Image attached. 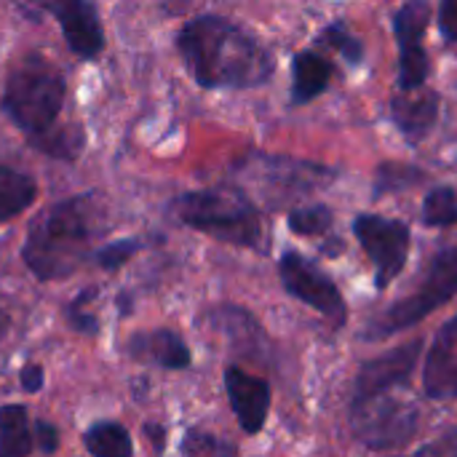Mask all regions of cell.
Masks as SVG:
<instances>
[{
  "mask_svg": "<svg viewBox=\"0 0 457 457\" xmlns=\"http://www.w3.org/2000/svg\"><path fill=\"white\" fill-rule=\"evenodd\" d=\"M94 297H96V287H91V289L80 292L72 303H67V305H64L67 324H70L75 332H83V335H99V319H96L91 311H86V308H88V303H91Z\"/></svg>",
  "mask_w": 457,
  "mask_h": 457,
  "instance_id": "obj_26",
  "label": "cell"
},
{
  "mask_svg": "<svg viewBox=\"0 0 457 457\" xmlns=\"http://www.w3.org/2000/svg\"><path fill=\"white\" fill-rule=\"evenodd\" d=\"M457 295V246L442 249L431 265L428 273L420 284L418 292H412L410 297L394 303L367 332L370 340L378 337H388L394 332L410 329L418 321H423L426 316H431L436 308H442L445 303H450Z\"/></svg>",
  "mask_w": 457,
  "mask_h": 457,
  "instance_id": "obj_5",
  "label": "cell"
},
{
  "mask_svg": "<svg viewBox=\"0 0 457 457\" xmlns=\"http://www.w3.org/2000/svg\"><path fill=\"white\" fill-rule=\"evenodd\" d=\"M29 145H32L37 153H43V155H48V158H54V161H67V163H72V161H78V155L83 153L86 139H83V131H80L78 126H56V123H54L51 129H46V131L29 137Z\"/></svg>",
  "mask_w": 457,
  "mask_h": 457,
  "instance_id": "obj_21",
  "label": "cell"
},
{
  "mask_svg": "<svg viewBox=\"0 0 457 457\" xmlns=\"http://www.w3.org/2000/svg\"><path fill=\"white\" fill-rule=\"evenodd\" d=\"M423 386L431 399H457V316L439 329L428 351Z\"/></svg>",
  "mask_w": 457,
  "mask_h": 457,
  "instance_id": "obj_15",
  "label": "cell"
},
{
  "mask_svg": "<svg viewBox=\"0 0 457 457\" xmlns=\"http://www.w3.org/2000/svg\"><path fill=\"white\" fill-rule=\"evenodd\" d=\"M321 43H327V46H332L335 51H340L351 64H359V62L364 59V46H361V40H359L351 29H345L343 24H329V27L321 32Z\"/></svg>",
  "mask_w": 457,
  "mask_h": 457,
  "instance_id": "obj_28",
  "label": "cell"
},
{
  "mask_svg": "<svg viewBox=\"0 0 457 457\" xmlns=\"http://www.w3.org/2000/svg\"><path fill=\"white\" fill-rule=\"evenodd\" d=\"M351 426L356 439L370 450L404 447L418 431V410L386 394L353 396Z\"/></svg>",
  "mask_w": 457,
  "mask_h": 457,
  "instance_id": "obj_6",
  "label": "cell"
},
{
  "mask_svg": "<svg viewBox=\"0 0 457 457\" xmlns=\"http://www.w3.org/2000/svg\"><path fill=\"white\" fill-rule=\"evenodd\" d=\"M332 62L316 51H300L292 62V104L313 102L332 80Z\"/></svg>",
  "mask_w": 457,
  "mask_h": 457,
  "instance_id": "obj_17",
  "label": "cell"
},
{
  "mask_svg": "<svg viewBox=\"0 0 457 457\" xmlns=\"http://www.w3.org/2000/svg\"><path fill=\"white\" fill-rule=\"evenodd\" d=\"M64 96V75L46 56L29 54L5 78L0 94V112L29 139L56 123Z\"/></svg>",
  "mask_w": 457,
  "mask_h": 457,
  "instance_id": "obj_4",
  "label": "cell"
},
{
  "mask_svg": "<svg viewBox=\"0 0 457 457\" xmlns=\"http://www.w3.org/2000/svg\"><path fill=\"white\" fill-rule=\"evenodd\" d=\"M169 209L179 225L201 230L222 244L249 249H257L262 244L260 212L238 185H217L182 193L171 201Z\"/></svg>",
  "mask_w": 457,
  "mask_h": 457,
  "instance_id": "obj_3",
  "label": "cell"
},
{
  "mask_svg": "<svg viewBox=\"0 0 457 457\" xmlns=\"http://www.w3.org/2000/svg\"><path fill=\"white\" fill-rule=\"evenodd\" d=\"M126 353L134 361L153 364L169 372L187 370L193 364V353L187 343L174 329H153V332H137L126 343Z\"/></svg>",
  "mask_w": 457,
  "mask_h": 457,
  "instance_id": "obj_14",
  "label": "cell"
},
{
  "mask_svg": "<svg viewBox=\"0 0 457 457\" xmlns=\"http://www.w3.org/2000/svg\"><path fill=\"white\" fill-rule=\"evenodd\" d=\"M83 447L94 457H131L134 455V442L131 434L115 423V420H99L86 428L83 434Z\"/></svg>",
  "mask_w": 457,
  "mask_h": 457,
  "instance_id": "obj_19",
  "label": "cell"
},
{
  "mask_svg": "<svg viewBox=\"0 0 457 457\" xmlns=\"http://www.w3.org/2000/svg\"><path fill=\"white\" fill-rule=\"evenodd\" d=\"M332 212L324 204H311L289 212V230L297 236H321L332 228Z\"/></svg>",
  "mask_w": 457,
  "mask_h": 457,
  "instance_id": "obj_25",
  "label": "cell"
},
{
  "mask_svg": "<svg viewBox=\"0 0 457 457\" xmlns=\"http://www.w3.org/2000/svg\"><path fill=\"white\" fill-rule=\"evenodd\" d=\"M145 246H147V238H142V236L118 238V241H110V244L99 246L91 257H94V262H96L102 270L112 273V270H120L123 265H129V260H134Z\"/></svg>",
  "mask_w": 457,
  "mask_h": 457,
  "instance_id": "obj_22",
  "label": "cell"
},
{
  "mask_svg": "<svg viewBox=\"0 0 457 457\" xmlns=\"http://www.w3.org/2000/svg\"><path fill=\"white\" fill-rule=\"evenodd\" d=\"M8 329H11V316L0 308V340L8 335Z\"/></svg>",
  "mask_w": 457,
  "mask_h": 457,
  "instance_id": "obj_34",
  "label": "cell"
},
{
  "mask_svg": "<svg viewBox=\"0 0 457 457\" xmlns=\"http://www.w3.org/2000/svg\"><path fill=\"white\" fill-rule=\"evenodd\" d=\"M439 29L447 40L457 43V0H442L439 3Z\"/></svg>",
  "mask_w": 457,
  "mask_h": 457,
  "instance_id": "obj_30",
  "label": "cell"
},
{
  "mask_svg": "<svg viewBox=\"0 0 457 457\" xmlns=\"http://www.w3.org/2000/svg\"><path fill=\"white\" fill-rule=\"evenodd\" d=\"M225 391H228L230 407L238 418V426L246 434H260L265 428V420L270 412L268 380L249 375L241 367H228L225 370Z\"/></svg>",
  "mask_w": 457,
  "mask_h": 457,
  "instance_id": "obj_12",
  "label": "cell"
},
{
  "mask_svg": "<svg viewBox=\"0 0 457 457\" xmlns=\"http://www.w3.org/2000/svg\"><path fill=\"white\" fill-rule=\"evenodd\" d=\"M428 3L410 0L394 16V32L399 40V88H418L428 78V54L423 48L428 27Z\"/></svg>",
  "mask_w": 457,
  "mask_h": 457,
  "instance_id": "obj_11",
  "label": "cell"
},
{
  "mask_svg": "<svg viewBox=\"0 0 457 457\" xmlns=\"http://www.w3.org/2000/svg\"><path fill=\"white\" fill-rule=\"evenodd\" d=\"M35 450V436L29 428L27 407L3 404L0 407V457H24Z\"/></svg>",
  "mask_w": 457,
  "mask_h": 457,
  "instance_id": "obj_18",
  "label": "cell"
},
{
  "mask_svg": "<svg viewBox=\"0 0 457 457\" xmlns=\"http://www.w3.org/2000/svg\"><path fill=\"white\" fill-rule=\"evenodd\" d=\"M177 51L193 80L212 91L257 88L273 78L270 51L230 19L204 13L190 19L177 35Z\"/></svg>",
  "mask_w": 457,
  "mask_h": 457,
  "instance_id": "obj_1",
  "label": "cell"
},
{
  "mask_svg": "<svg viewBox=\"0 0 457 457\" xmlns=\"http://www.w3.org/2000/svg\"><path fill=\"white\" fill-rule=\"evenodd\" d=\"M46 383V372L40 364H24L21 372H19V386L27 391V394H37Z\"/></svg>",
  "mask_w": 457,
  "mask_h": 457,
  "instance_id": "obj_31",
  "label": "cell"
},
{
  "mask_svg": "<svg viewBox=\"0 0 457 457\" xmlns=\"http://www.w3.org/2000/svg\"><path fill=\"white\" fill-rule=\"evenodd\" d=\"M353 233L375 265L378 289H388L407 262L410 228L402 220H388L380 214H361L353 222Z\"/></svg>",
  "mask_w": 457,
  "mask_h": 457,
  "instance_id": "obj_8",
  "label": "cell"
},
{
  "mask_svg": "<svg viewBox=\"0 0 457 457\" xmlns=\"http://www.w3.org/2000/svg\"><path fill=\"white\" fill-rule=\"evenodd\" d=\"M278 276H281L284 289L295 300L311 305L313 311L332 319L335 324L345 321V303H343L340 289L308 257H303L300 252H284L281 260H278Z\"/></svg>",
  "mask_w": 457,
  "mask_h": 457,
  "instance_id": "obj_9",
  "label": "cell"
},
{
  "mask_svg": "<svg viewBox=\"0 0 457 457\" xmlns=\"http://www.w3.org/2000/svg\"><path fill=\"white\" fill-rule=\"evenodd\" d=\"M102 230V206L91 193L56 201L43 209L24 238L21 260L37 281H59L72 276L94 252Z\"/></svg>",
  "mask_w": 457,
  "mask_h": 457,
  "instance_id": "obj_2",
  "label": "cell"
},
{
  "mask_svg": "<svg viewBox=\"0 0 457 457\" xmlns=\"http://www.w3.org/2000/svg\"><path fill=\"white\" fill-rule=\"evenodd\" d=\"M32 436H35V450L43 455H54L59 450V428L48 420H37L32 426Z\"/></svg>",
  "mask_w": 457,
  "mask_h": 457,
  "instance_id": "obj_29",
  "label": "cell"
},
{
  "mask_svg": "<svg viewBox=\"0 0 457 457\" xmlns=\"http://www.w3.org/2000/svg\"><path fill=\"white\" fill-rule=\"evenodd\" d=\"M423 222L428 228H450L457 222V193L453 187H436L423 201Z\"/></svg>",
  "mask_w": 457,
  "mask_h": 457,
  "instance_id": "obj_23",
  "label": "cell"
},
{
  "mask_svg": "<svg viewBox=\"0 0 457 457\" xmlns=\"http://www.w3.org/2000/svg\"><path fill=\"white\" fill-rule=\"evenodd\" d=\"M420 453H426V455H431V453H436V455H457V431H453L450 436H445V439L436 442V445L423 447Z\"/></svg>",
  "mask_w": 457,
  "mask_h": 457,
  "instance_id": "obj_32",
  "label": "cell"
},
{
  "mask_svg": "<svg viewBox=\"0 0 457 457\" xmlns=\"http://www.w3.org/2000/svg\"><path fill=\"white\" fill-rule=\"evenodd\" d=\"M391 115H394V123L399 126V131L410 142H420L428 137V131L436 123L439 96L434 91H423V86L407 88V91L402 88V94H396L391 102Z\"/></svg>",
  "mask_w": 457,
  "mask_h": 457,
  "instance_id": "obj_16",
  "label": "cell"
},
{
  "mask_svg": "<svg viewBox=\"0 0 457 457\" xmlns=\"http://www.w3.org/2000/svg\"><path fill=\"white\" fill-rule=\"evenodd\" d=\"M179 453L182 455H236V445L214 436V434H204V431H187L182 445H179Z\"/></svg>",
  "mask_w": 457,
  "mask_h": 457,
  "instance_id": "obj_27",
  "label": "cell"
},
{
  "mask_svg": "<svg viewBox=\"0 0 457 457\" xmlns=\"http://www.w3.org/2000/svg\"><path fill=\"white\" fill-rule=\"evenodd\" d=\"M56 19L70 51L78 59H96L104 48V29L94 0H27Z\"/></svg>",
  "mask_w": 457,
  "mask_h": 457,
  "instance_id": "obj_10",
  "label": "cell"
},
{
  "mask_svg": "<svg viewBox=\"0 0 457 457\" xmlns=\"http://www.w3.org/2000/svg\"><path fill=\"white\" fill-rule=\"evenodd\" d=\"M423 179V171L415 169V166H407V163H383L378 169V177H375V198L380 195H388V193H399V190H407V187H415L418 182Z\"/></svg>",
  "mask_w": 457,
  "mask_h": 457,
  "instance_id": "obj_24",
  "label": "cell"
},
{
  "mask_svg": "<svg viewBox=\"0 0 457 457\" xmlns=\"http://www.w3.org/2000/svg\"><path fill=\"white\" fill-rule=\"evenodd\" d=\"M241 174L262 190L265 198H270V206H278L287 198L311 193L332 179V171L316 163L281 158V155H254L244 161Z\"/></svg>",
  "mask_w": 457,
  "mask_h": 457,
  "instance_id": "obj_7",
  "label": "cell"
},
{
  "mask_svg": "<svg viewBox=\"0 0 457 457\" xmlns=\"http://www.w3.org/2000/svg\"><path fill=\"white\" fill-rule=\"evenodd\" d=\"M423 351V343L420 340H412L396 351H388L372 361H367L356 378V386H353V396H372V394H386L402 383L410 380L415 364H418V356Z\"/></svg>",
  "mask_w": 457,
  "mask_h": 457,
  "instance_id": "obj_13",
  "label": "cell"
},
{
  "mask_svg": "<svg viewBox=\"0 0 457 457\" xmlns=\"http://www.w3.org/2000/svg\"><path fill=\"white\" fill-rule=\"evenodd\" d=\"M37 195V185L29 174L0 166V222L19 217Z\"/></svg>",
  "mask_w": 457,
  "mask_h": 457,
  "instance_id": "obj_20",
  "label": "cell"
},
{
  "mask_svg": "<svg viewBox=\"0 0 457 457\" xmlns=\"http://www.w3.org/2000/svg\"><path fill=\"white\" fill-rule=\"evenodd\" d=\"M145 434H147V442H153V450L155 453H163L166 450V428L158 426V423H145Z\"/></svg>",
  "mask_w": 457,
  "mask_h": 457,
  "instance_id": "obj_33",
  "label": "cell"
}]
</instances>
